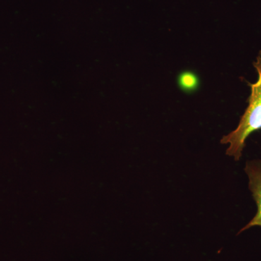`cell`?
I'll list each match as a JSON object with an SVG mask.
<instances>
[{
  "mask_svg": "<svg viewBox=\"0 0 261 261\" xmlns=\"http://www.w3.org/2000/svg\"><path fill=\"white\" fill-rule=\"evenodd\" d=\"M253 65L258 73V80L256 83L249 84L251 94L248 106L236 129L224 136L221 140L222 145H229L226 153L236 161H240L243 155L247 137L261 128V51Z\"/></svg>",
  "mask_w": 261,
  "mask_h": 261,
  "instance_id": "obj_1",
  "label": "cell"
},
{
  "mask_svg": "<svg viewBox=\"0 0 261 261\" xmlns=\"http://www.w3.org/2000/svg\"><path fill=\"white\" fill-rule=\"evenodd\" d=\"M245 171L248 177L249 190L251 192L252 198L257 205V213L251 221L244 226L239 233L243 232L245 230L260 226L261 227V161L254 160L247 161L245 165Z\"/></svg>",
  "mask_w": 261,
  "mask_h": 261,
  "instance_id": "obj_2",
  "label": "cell"
},
{
  "mask_svg": "<svg viewBox=\"0 0 261 261\" xmlns=\"http://www.w3.org/2000/svg\"><path fill=\"white\" fill-rule=\"evenodd\" d=\"M178 87L184 92L190 93L195 92L200 85L198 75L192 71H184L178 76Z\"/></svg>",
  "mask_w": 261,
  "mask_h": 261,
  "instance_id": "obj_3",
  "label": "cell"
}]
</instances>
